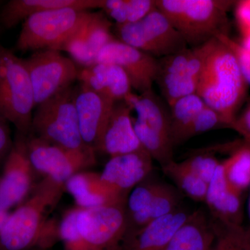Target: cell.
<instances>
[{"label": "cell", "instance_id": "obj_7", "mask_svg": "<svg viewBox=\"0 0 250 250\" xmlns=\"http://www.w3.org/2000/svg\"><path fill=\"white\" fill-rule=\"evenodd\" d=\"M36 108L33 115L31 134L67 149L90 148L85 146L81 136L72 86Z\"/></svg>", "mask_w": 250, "mask_h": 250}, {"label": "cell", "instance_id": "obj_29", "mask_svg": "<svg viewBox=\"0 0 250 250\" xmlns=\"http://www.w3.org/2000/svg\"><path fill=\"white\" fill-rule=\"evenodd\" d=\"M182 197L177 189L168 184L162 183L149 207L141 211L152 223L156 219L170 214L178 209Z\"/></svg>", "mask_w": 250, "mask_h": 250}, {"label": "cell", "instance_id": "obj_39", "mask_svg": "<svg viewBox=\"0 0 250 250\" xmlns=\"http://www.w3.org/2000/svg\"><path fill=\"white\" fill-rule=\"evenodd\" d=\"M238 250H250V231L243 229Z\"/></svg>", "mask_w": 250, "mask_h": 250}, {"label": "cell", "instance_id": "obj_23", "mask_svg": "<svg viewBox=\"0 0 250 250\" xmlns=\"http://www.w3.org/2000/svg\"><path fill=\"white\" fill-rule=\"evenodd\" d=\"M190 213L177 209L154 220L129 241L124 250H164Z\"/></svg>", "mask_w": 250, "mask_h": 250}, {"label": "cell", "instance_id": "obj_20", "mask_svg": "<svg viewBox=\"0 0 250 250\" xmlns=\"http://www.w3.org/2000/svg\"><path fill=\"white\" fill-rule=\"evenodd\" d=\"M241 193L229 184L220 163L208 184L205 200L215 220L224 225L241 226Z\"/></svg>", "mask_w": 250, "mask_h": 250}, {"label": "cell", "instance_id": "obj_8", "mask_svg": "<svg viewBox=\"0 0 250 250\" xmlns=\"http://www.w3.org/2000/svg\"><path fill=\"white\" fill-rule=\"evenodd\" d=\"M215 40L157 59L155 83L169 106L179 99L196 93L204 64Z\"/></svg>", "mask_w": 250, "mask_h": 250}, {"label": "cell", "instance_id": "obj_3", "mask_svg": "<svg viewBox=\"0 0 250 250\" xmlns=\"http://www.w3.org/2000/svg\"><path fill=\"white\" fill-rule=\"evenodd\" d=\"M233 1L223 0H156V8L167 18L188 47L204 45L228 35V11Z\"/></svg>", "mask_w": 250, "mask_h": 250}, {"label": "cell", "instance_id": "obj_25", "mask_svg": "<svg viewBox=\"0 0 250 250\" xmlns=\"http://www.w3.org/2000/svg\"><path fill=\"white\" fill-rule=\"evenodd\" d=\"M206 105L197 93H193L179 99L169 106L174 146L184 143L187 130Z\"/></svg>", "mask_w": 250, "mask_h": 250}, {"label": "cell", "instance_id": "obj_41", "mask_svg": "<svg viewBox=\"0 0 250 250\" xmlns=\"http://www.w3.org/2000/svg\"><path fill=\"white\" fill-rule=\"evenodd\" d=\"M249 213H250V202H249Z\"/></svg>", "mask_w": 250, "mask_h": 250}, {"label": "cell", "instance_id": "obj_10", "mask_svg": "<svg viewBox=\"0 0 250 250\" xmlns=\"http://www.w3.org/2000/svg\"><path fill=\"white\" fill-rule=\"evenodd\" d=\"M28 156L34 170L65 185L78 172L95 164L91 148L70 149L46 142L31 134L27 137Z\"/></svg>", "mask_w": 250, "mask_h": 250}, {"label": "cell", "instance_id": "obj_42", "mask_svg": "<svg viewBox=\"0 0 250 250\" xmlns=\"http://www.w3.org/2000/svg\"><path fill=\"white\" fill-rule=\"evenodd\" d=\"M0 3H1V1H0Z\"/></svg>", "mask_w": 250, "mask_h": 250}, {"label": "cell", "instance_id": "obj_26", "mask_svg": "<svg viewBox=\"0 0 250 250\" xmlns=\"http://www.w3.org/2000/svg\"><path fill=\"white\" fill-rule=\"evenodd\" d=\"M156 9V0H103L101 7L116 24L138 22Z\"/></svg>", "mask_w": 250, "mask_h": 250}, {"label": "cell", "instance_id": "obj_34", "mask_svg": "<svg viewBox=\"0 0 250 250\" xmlns=\"http://www.w3.org/2000/svg\"><path fill=\"white\" fill-rule=\"evenodd\" d=\"M220 125H225L223 120L214 110L206 105L187 130L184 143L194 136L214 129Z\"/></svg>", "mask_w": 250, "mask_h": 250}, {"label": "cell", "instance_id": "obj_2", "mask_svg": "<svg viewBox=\"0 0 250 250\" xmlns=\"http://www.w3.org/2000/svg\"><path fill=\"white\" fill-rule=\"evenodd\" d=\"M247 84L232 51L216 38L204 64L196 93L231 127Z\"/></svg>", "mask_w": 250, "mask_h": 250}, {"label": "cell", "instance_id": "obj_32", "mask_svg": "<svg viewBox=\"0 0 250 250\" xmlns=\"http://www.w3.org/2000/svg\"><path fill=\"white\" fill-rule=\"evenodd\" d=\"M182 164L208 184L220 162L213 153L203 151L192 154L185 161H182Z\"/></svg>", "mask_w": 250, "mask_h": 250}, {"label": "cell", "instance_id": "obj_11", "mask_svg": "<svg viewBox=\"0 0 250 250\" xmlns=\"http://www.w3.org/2000/svg\"><path fill=\"white\" fill-rule=\"evenodd\" d=\"M34 90L35 106L71 87L78 77L75 62L60 51H37L24 59Z\"/></svg>", "mask_w": 250, "mask_h": 250}, {"label": "cell", "instance_id": "obj_33", "mask_svg": "<svg viewBox=\"0 0 250 250\" xmlns=\"http://www.w3.org/2000/svg\"><path fill=\"white\" fill-rule=\"evenodd\" d=\"M215 233L212 250H238L243 229L241 226L224 225L215 220L211 223Z\"/></svg>", "mask_w": 250, "mask_h": 250}, {"label": "cell", "instance_id": "obj_28", "mask_svg": "<svg viewBox=\"0 0 250 250\" xmlns=\"http://www.w3.org/2000/svg\"><path fill=\"white\" fill-rule=\"evenodd\" d=\"M222 163L229 184L243 192L250 186V146L245 144Z\"/></svg>", "mask_w": 250, "mask_h": 250}, {"label": "cell", "instance_id": "obj_17", "mask_svg": "<svg viewBox=\"0 0 250 250\" xmlns=\"http://www.w3.org/2000/svg\"><path fill=\"white\" fill-rule=\"evenodd\" d=\"M113 24L103 13H93L84 25L64 46L62 51L70 54L75 63L90 66L96 62L99 52L116 39Z\"/></svg>", "mask_w": 250, "mask_h": 250}, {"label": "cell", "instance_id": "obj_30", "mask_svg": "<svg viewBox=\"0 0 250 250\" xmlns=\"http://www.w3.org/2000/svg\"><path fill=\"white\" fill-rule=\"evenodd\" d=\"M78 210V207L67 210L59 224V240L64 250H89L77 227Z\"/></svg>", "mask_w": 250, "mask_h": 250}, {"label": "cell", "instance_id": "obj_9", "mask_svg": "<svg viewBox=\"0 0 250 250\" xmlns=\"http://www.w3.org/2000/svg\"><path fill=\"white\" fill-rule=\"evenodd\" d=\"M117 39L158 59L187 48L182 36L156 8L138 22L115 24Z\"/></svg>", "mask_w": 250, "mask_h": 250}, {"label": "cell", "instance_id": "obj_12", "mask_svg": "<svg viewBox=\"0 0 250 250\" xmlns=\"http://www.w3.org/2000/svg\"><path fill=\"white\" fill-rule=\"evenodd\" d=\"M126 204L79 207L77 227L89 250H124Z\"/></svg>", "mask_w": 250, "mask_h": 250}, {"label": "cell", "instance_id": "obj_15", "mask_svg": "<svg viewBox=\"0 0 250 250\" xmlns=\"http://www.w3.org/2000/svg\"><path fill=\"white\" fill-rule=\"evenodd\" d=\"M74 99L82 141L96 151L115 103L80 83Z\"/></svg>", "mask_w": 250, "mask_h": 250}, {"label": "cell", "instance_id": "obj_35", "mask_svg": "<svg viewBox=\"0 0 250 250\" xmlns=\"http://www.w3.org/2000/svg\"><path fill=\"white\" fill-rule=\"evenodd\" d=\"M217 39L232 51L238 61L243 77L246 79L247 83H250V51L245 48L243 45H240L230 39L228 35H220Z\"/></svg>", "mask_w": 250, "mask_h": 250}, {"label": "cell", "instance_id": "obj_6", "mask_svg": "<svg viewBox=\"0 0 250 250\" xmlns=\"http://www.w3.org/2000/svg\"><path fill=\"white\" fill-rule=\"evenodd\" d=\"M93 14L88 11L64 8L32 15L22 22L16 49L21 52L45 49L62 52Z\"/></svg>", "mask_w": 250, "mask_h": 250}, {"label": "cell", "instance_id": "obj_31", "mask_svg": "<svg viewBox=\"0 0 250 250\" xmlns=\"http://www.w3.org/2000/svg\"><path fill=\"white\" fill-rule=\"evenodd\" d=\"M161 182L146 178L131 190L126 200V214H131L146 209L156 196L161 186Z\"/></svg>", "mask_w": 250, "mask_h": 250}, {"label": "cell", "instance_id": "obj_24", "mask_svg": "<svg viewBox=\"0 0 250 250\" xmlns=\"http://www.w3.org/2000/svg\"><path fill=\"white\" fill-rule=\"evenodd\" d=\"M215 233L201 210L190 213L164 250H212Z\"/></svg>", "mask_w": 250, "mask_h": 250}, {"label": "cell", "instance_id": "obj_4", "mask_svg": "<svg viewBox=\"0 0 250 250\" xmlns=\"http://www.w3.org/2000/svg\"><path fill=\"white\" fill-rule=\"evenodd\" d=\"M34 90L24 59L0 44V116L22 136L31 134Z\"/></svg>", "mask_w": 250, "mask_h": 250}, {"label": "cell", "instance_id": "obj_1", "mask_svg": "<svg viewBox=\"0 0 250 250\" xmlns=\"http://www.w3.org/2000/svg\"><path fill=\"white\" fill-rule=\"evenodd\" d=\"M65 185L45 177L32 195L10 213L0 231V250L47 249L59 240V227L49 215Z\"/></svg>", "mask_w": 250, "mask_h": 250}, {"label": "cell", "instance_id": "obj_21", "mask_svg": "<svg viewBox=\"0 0 250 250\" xmlns=\"http://www.w3.org/2000/svg\"><path fill=\"white\" fill-rule=\"evenodd\" d=\"M65 189L80 208H88L126 204L127 199L121 196L106 185L100 173L82 171L70 177Z\"/></svg>", "mask_w": 250, "mask_h": 250}, {"label": "cell", "instance_id": "obj_36", "mask_svg": "<svg viewBox=\"0 0 250 250\" xmlns=\"http://www.w3.org/2000/svg\"><path fill=\"white\" fill-rule=\"evenodd\" d=\"M231 127L243 136L246 145H250V104L241 116L236 118Z\"/></svg>", "mask_w": 250, "mask_h": 250}, {"label": "cell", "instance_id": "obj_37", "mask_svg": "<svg viewBox=\"0 0 250 250\" xmlns=\"http://www.w3.org/2000/svg\"><path fill=\"white\" fill-rule=\"evenodd\" d=\"M9 123L0 116V159L6 157L13 146Z\"/></svg>", "mask_w": 250, "mask_h": 250}, {"label": "cell", "instance_id": "obj_38", "mask_svg": "<svg viewBox=\"0 0 250 250\" xmlns=\"http://www.w3.org/2000/svg\"><path fill=\"white\" fill-rule=\"evenodd\" d=\"M237 14L241 25L246 31V36L250 35V1L240 3Z\"/></svg>", "mask_w": 250, "mask_h": 250}, {"label": "cell", "instance_id": "obj_13", "mask_svg": "<svg viewBox=\"0 0 250 250\" xmlns=\"http://www.w3.org/2000/svg\"><path fill=\"white\" fill-rule=\"evenodd\" d=\"M33 170L28 156L27 137L17 133L0 177V208L9 211L24 202L32 185Z\"/></svg>", "mask_w": 250, "mask_h": 250}, {"label": "cell", "instance_id": "obj_14", "mask_svg": "<svg viewBox=\"0 0 250 250\" xmlns=\"http://www.w3.org/2000/svg\"><path fill=\"white\" fill-rule=\"evenodd\" d=\"M97 62H108L121 67L127 75L132 89L139 94L152 89L155 83L157 59L117 38L100 50Z\"/></svg>", "mask_w": 250, "mask_h": 250}, {"label": "cell", "instance_id": "obj_18", "mask_svg": "<svg viewBox=\"0 0 250 250\" xmlns=\"http://www.w3.org/2000/svg\"><path fill=\"white\" fill-rule=\"evenodd\" d=\"M132 111L125 101L114 104L97 150L111 158L143 149L135 131Z\"/></svg>", "mask_w": 250, "mask_h": 250}, {"label": "cell", "instance_id": "obj_27", "mask_svg": "<svg viewBox=\"0 0 250 250\" xmlns=\"http://www.w3.org/2000/svg\"><path fill=\"white\" fill-rule=\"evenodd\" d=\"M161 167L181 192L194 201L205 202L208 184L189 170L182 162L173 160Z\"/></svg>", "mask_w": 250, "mask_h": 250}, {"label": "cell", "instance_id": "obj_22", "mask_svg": "<svg viewBox=\"0 0 250 250\" xmlns=\"http://www.w3.org/2000/svg\"><path fill=\"white\" fill-rule=\"evenodd\" d=\"M102 4L103 0H11L0 11V23L11 29L32 15L44 11L64 8L88 11L101 9Z\"/></svg>", "mask_w": 250, "mask_h": 250}, {"label": "cell", "instance_id": "obj_40", "mask_svg": "<svg viewBox=\"0 0 250 250\" xmlns=\"http://www.w3.org/2000/svg\"><path fill=\"white\" fill-rule=\"evenodd\" d=\"M10 212L0 208V231L4 228L5 224L7 221L10 215Z\"/></svg>", "mask_w": 250, "mask_h": 250}, {"label": "cell", "instance_id": "obj_19", "mask_svg": "<svg viewBox=\"0 0 250 250\" xmlns=\"http://www.w3.org/2000/svg\"><path fill=\"white\" fill-rule=\"evenodd\" d=\"M77 80L82 84L116 103L125 101L132 93L127 75L118 65L97 62L79 70Z\"/></svg>", "mask_w": 250, "mask_h": 250}, {"label": "cell", "instance_id": "obj_5", "mask_svg": "<svg viewBox=\"0 0 250 250\" xmlns=\"http://www.w3.org/2000/svg\"><path fill=\"white\" fill-rule=\"evenodd\" d=\"M125 101L137 114L133 122L143 149L161 167L173 161L170 108L165 100L151 89L140 94L132 92Z\"/></svg>", "mask_w": 250, "mask_h": 250}, {"label": "cell", "instance_id": "obj_16", "mask_svg": "<svg viewBox=\"0 0 250 250\" xmlns=\"http://www.w3.org/2000/svg\"><path fill=\"white\" fill-rule=\"evenodd\" d=\"M152 161L144 149L113 156L100 173V177L113 191L127 199L131 190L149 177L152 170Z\"/></svg>", "mask_w": 250, "mask_h": 250}]
</instances>
